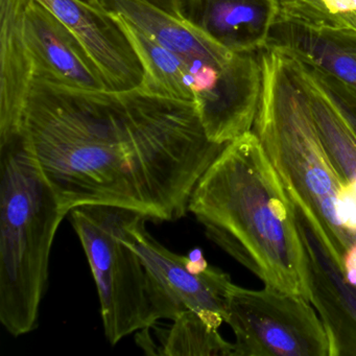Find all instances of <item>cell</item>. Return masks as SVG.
Returning a JSON list of instances; mask_svg holds the SVG:
<instances>
[{
	"mask_svg": "<svg viewBox=\"0 0 356 356\" xmlns=\"http://www.w3.org/2000/svg\"><path fill=\"white\" fill-rule=\"evenodd\" d=\"M83 1H85V3H97V0H83Z\"/></svg>",
	"mask_w": 356,
	"mask_h": 356,
	"instance_id": "cell-19",
	"label": "cell"
},
{
	"mask_svg": "<svg viewBox=\"0 0 356 356\" xmlns=\"http://www.w3.org/2000/svg\"><path fill=\"white\" fill-rule=\"evenodd\" d=\"M306 67L309 70L314 80L322 87L333 105L341 112V115L356 135V90L350 88L334 76H329L309 66Z\"/></svg>",
	"mask_w": 356,
	"mask_h": 356,
	"instance_id": "cell-17",
	"label": "cell"
},
{
	"mask_svg": "<svg viewBox=\"0 0 356 356\" xmlns=\"http://www.w3.org/2000/svg\"><path fill=\"white\" fill-rule=\"evenodd\" d=\"M314 126L339 176L356 193V135L305 65L298 62Z\"/></svg>",
	"mask_w": 356,
	"mask_h": 356,
	"instance_id": "cell-14",
	"label": "cell"
},
{
	"mask_svg": "<svg viewBox=\"0 0 356 356\" xmlns=\"http://www.w3.org/2000/svg\"><path fill=\"white\" fill-rule=\"evenodd\" d=\"M107 11L126 18L197 70L226 63L232 51L210 40L185 19H179L147 0H97Z\"/></svg>",
	"mask_w": 356,
	"mask_h": 356,
	"instance_id": "cell-12",
	"label": "cell"
},
{
	"mask_svg": "<svg viewBox=\"0 0 356 356\" xmlns=\"http://www.w3.org/2000/svg\"><path fill=\"white\" fill-rule=\"evenodd\" d=\"M20 134L66 213L118 206L156 222L185 216L197 181L225 147L208 139L195 102L39 79Z\"/></svg>",
	"mask_w": 356,
	"mask_h": 356,
	"instance_id": "cell-1",
	"label": "cell"
},
{
	"mask_svg": "<svg viewBox=\"0 0 356 356\" xmlns=\"http://www.w3.org/2000/svg\"><path fill=\"white\" fill-rule=\"evenodd\" d=\"M172 322L164 339L161 355L234 356L233 343L225 341L218 328L197 312H183Z\"/></svg>",
	"mask_w": 356,
	"mask_h": 356,
	"instance_id": "cell-15",
	"label": "cell"
},
{
	"mask_svg": "<svg viewBox=\"0 0 356 356\" xmlns=\"http://www.w3.org/2000/svg\"><path fill=\"white\" fill-rule=\"evenodd\" d=\"M0 322L35 330L56 233L68 216L22 134L0 139Z\"/></svg>",
	"mask_w": 356,
	"mask_h": 356,
	"instance_id": "cell-3",
	"label": "cell"
},
{
	"mask_svg": "<svg viewBox=\"0 0 356 356\" xmlns=\"http://www.w3.org/2000/svg\"><path fill=\"white\" fill-rule=\"evenodd\" d=\"M63 22L84 45L107 82L109 91L140 88L145 70L118 17L83 0H37Z\"/></svg>",
	"mask_w": 356,
	"mask_h": 356,
	"instance_id": "cell-7",
	"label": "cell"
},
{
	"mask_svg": "<svg viewBox=\"0 0 356 356\" xmlns=\"http://www.w3.org/2000/svg\"><path fill=\"white\" fill-rule=\"evenodd\" d=\"M188 212L210 241L266 286L310 302L295 207L253 131L225 145L208 166Z\"/></svg>",
	"mask_w": 356,
	"mask_h": 356,
	"instance_id": "cell-2",
	"label": "cell"
},
{
	"mask_svg": "<svg viewBox=\"0 0 356 356\" xmlns=\"http://www.w3.org/2000/svg\"><path fill=\"white\" fill-rule=\"evenodd\" d=\"M301 296L233 283L225 323L235 335L234 356H331V343L316 308Z\"/></svg>",
	"mask_w": 356,
	"mask_h": 356,
	"instance_id": "cell-5",
	"label": "cell"
},
{
	"mask_svg": "<svg viewBox=\"0 0 356 356\" xmlns=\"http://www.w3.org/2000/svg\"><path fill=\"white\" fill-rule=\"evenodd\" d=\"M130 39L145 70L141 90L149 95L177 101L195 102V76L193 68L163 45L114 14Z\"/></svg>",
	"mask_w": 356,
	"mask_h": 356,
	"instance_id": "cell-13",
	"label": "cell"
},
{
	"mask_svg": "<svg viewBox=\"0 0 356 356\" xmlns=\"http://www.w3.org/2000/svg\"><path fill=\"white\" fill-rule=\"evenodd\" d=\"M136 214L109 205L79 206L68 213L97 284L104 331L111 345L154 326L147 270L122 238Z\"/></svg>",
	"mask_w": 356,
	"mask_h": 356,
	"instance_id": "cell-4",
	"label": "cell"
},
{
	"mask_svg": "<svg viewBox=\"0 0 356 356\" xmlns=\"http://www.w3.org/2000/svg\"><path fill=\"white\" fill-rule=\"evenodd\" d=\"M266 47L334 76L356 90V30L312 28L279 18Z\"/></svg>",
	"mask_w": 356,
	"mask_h": 356,
	"instance_id": "cell-11",
	"label": "cell"
},
{
	"mask_svg": "<svg viewBox=\"0 0 356 356\" xmlns=\"http://www.w3.org/2000/svg\"><path fill=\"white\" fill-rule=\"evenodd\" d=\"M24 34L35 79L70 88L109 91L99 68L78 37L37 0H29Z\"/></svg>",
	"mask_w": 356,
	"mask_h": 356,
	"instance_id": "cell-8",
	"label": "cell"
},
{
	"mask_svg": "<svg viewBox=\"0 0 356 356\" xmlns=\"http://www.w3.org/2000/svg\"><path fill=\"white\" fill-rule=\"evenodd\" d=\"M179 19H185V0H147Z\"/></svg>",
	"mask_w": 356,
	"mask_h": 356,
	"instance_id": "cell-18",
	"label": "cell"
},
{
	"mask_svg": "<svg viewBox=\"0 0 356 356\" xmlns=\"http://www.w3.org/2000/svg\"><path fill=\"white\" fill-rule=\"evenodd\" d=\"M147 220L136 214L127 225L122 238L138 253L147 270L154 325L158 321L176 320L191 310L220 328L226 320L233 284L229 275L208 266L200 250L187 257L166 249L147 232Z\"/></svg>",
	"mask_w": 356,
	"mask_h": 356,
	"instance_id": "cell-6",
	"label": "cell"
},
{
	"mask_svg": "<svg viewBox=\"0 0 356 356\" xmlns=\"http://www.w3.org/2000/svg\"><path fill=\"white\" fill-rule=\"evenodd\" d=\"M279 16V0H185V20L232 53L266 49Z\"/></svg>",
	"mask_w": 356,
	"mask_h": 356,
	"instance_id": "cell-9",
	"label": "cell"
},
{
	"mask_svg": "<svg viewBox=\"0 0 356 356\" xmlns=\"http://www.w3.org/2000/svg\"><path fill=\"white\" fill-rule=\"evenodd\" d=\"M281 19L312 28L356 30V0H279Z\"/></svg>",
	"mask_w": 356,
	"mask_h": 356,
	"instance_id": "cell-16",
	"label": "cell"
},
{
	"mask_svg": "<svg viewBox=\"0 0 356 356\" xmlns=\"http://www.w3.org/2000/svg\"><path fill=\"white\" fill-rule=\"evenodd\" d=\"M29 0H0V139L20 132L35 81L24 34Z\"/></svg>",
	"mask_w": 356,
	"mask_h": 356,
	"instance_id": "cell-10",
	"label": "cell"
}]
</instances>
